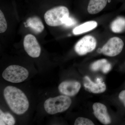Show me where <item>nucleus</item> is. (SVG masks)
Listing matches in <instances>:
<instances>
[{"label":"nucleus","instance_id":"nucleus-1","mask_svg":"<svg viewBox=\"0 0 125 125\" xmlns=\"http://www.w3.org/2000/svg\"><path fill=\"white\" fill-rule=\"evenodd\" d=\"M4 95L8 106L16 114L21 115L28 109L29 102L27 96L18 88L7 86L4 90Z\"/></svg>","mask_w":125,"mask_h":125},{"label":"nucleus","instance_id":"nucleus-2","mask_svg":"<svg viewBox=\"0 0 125 125\" xmlns=\"http://www.w3.org/2000/svg\"><path fill=\"white\" fill-rule=\"evenodd\" d=\"M70 12L67 7L59 6L47 11L44 15L45 22L51 27H57L63 25L67 18Z\"/></svg>","mask_w":125,"mask_h":125},{"label":"nucleus","instance_id":"nucleus-3","mask_svg":"<svg viewBox=\"0 0 125 125\" xmlns=\"http://www.w3.org/2000/svg\"><path fill=\"white\" fill-rule=\"evenodd\" d=\"M71 103V99L69 97L61 95L48 99L44 103V107L48 113L54 115L66 111L69 108Z\"/></svg>","mask_w":125,"mask_h":125},{"label":"nucleus","instance_id":"nucleus-4","mask_svg":"<svg viewBox=\"0 0 125 125\" xmlns=\"http://www.w3.org/2000/svg\"><path fill=\"white\" fill-rule=\"evenodd\" d=\"M29 73L24 67L17 65H11L5 69L2 76L5 80L12 83H18L24 81L28 78Z\"/></svg>","mask_w":125,"mask_h":125},{"label":"nucleus","instance_id":"nucleus-5","mask_svg":"<svg viewBox=\"0 0 125 125\" xmlns=\"http://www.w3.org/2000/svg\"><path fill=\"white\" fill-rule=\"evenodd\" d=\"M97 41L93 36L87 35L76 43L74 47L75 52L79 55L83 56L91 52L96 48Z\"/></svg>","mask_w":125,"mask_h":125},{"label":"nucleus","instance_id":"nucleus-6","mask_svg":"<svg viewBox=\"0 0 125 125\" xmlns=\"http://www.w3.org/2000/svg\"><path fill=\"white\" fill-rule=\"evenodd\" d=\"M124 45V42L121 38L117 37L112 38L101 48L102 53L108 56H115L121 52Z\"/></svg>","mask_w":125,"mask_h":125},{"label":"nucleus","instance_id":"nucleus-7","mask_svg":"<svg viewBox=\"0 0 125 125\" xmlns=\"http://www.w3.org/2000/svg\"><path fill=\"white\" fill-rule=\"evenodd\" d=\"M24 47L25 51L33 58H37L40 55L41 49L40 45L35 36L28 34L25 37Z\"/></svg>","mask_w":125,"mask_h":125},{"label":"nucleus","instance_id":"nucleus-8","mask_svg":"<svg viewBox=\"0 0 125 125\" xmlns=\"http://www.w3.org/2000/svg\"><path fill=\"white\" fill-rule=\"evenodd\" d=\"M81 84L75 80H68L63 81L60 84L58 89L61 94L69 97L75 96L80 91Z\"/></svg>","mask_w":125,"mask_h":125},{"label":"nucleus","instance_id":"nucleus-9","mask_svg":"<svg viewBox=\"0 0 125 125\" xmlns=\"http://www.w3.org/2000/svg\"><path fill=\"white\" fill-rule=\"evenodd\" d=\"M93 108L94 116L101 123L104 125H109L111 123V117L105 105L101 103H94Z\"/></svg>","mask_w":125,"mask_h":125},{"label":"nucleus","instance_id":"nucleus-10","mask_svg":"<svg viewBox=\"0 0 125 125\" xmlns=\"http://www.w3.org/2000/svg\"><path fill=\"white\" fill-rule=\"evenodd\" d=\"M84 88L87 91L92 93L98 94L104 93L106 90L105 83L101 82L94 83L89 77L86 76L83 79Z\"/></svg>","mask_w":125,"mask_h":125},{"label":"nucleus","instance_id":"nucleus-11","mask_svg":"<svg viewBox=\"0 0 125 125\" xmlns=\"http://www.w3.org/2000/svg\"><path fill=\"white\" fill-rule=\"evenodd\" d=\"M26 25L36 34L42 33L44 29V25L41 19L37 16L29 18L26 21Z\"/></svg>","mask_w":125,"mask_h":125},{"label":"nucleus","instance_id":"nucleus-12","mask_svg":"<svg viewBox=\"0 0 125 125\" xmlns=\"http://www.w3.org/2000/svg\"><path fill=\"white\" fill-rule=\"evenodd\" d=\"M108 0H90L88 7V11L90 14L99 13L105 8Z\"/></svg>","mask_w":125,"mask_h":125},{"label":"nucleus","instance_id":"nucleus-13","mask_svg":"<svg viewBox=\"0 0 125 125\" xmlns=\"http://www.w3.org/2000/svg\"><path fill=\"white\" fill-rule=\"evenodd\" d=\"M97 25L96 21H88L75 28L73 30V33L74 35H77L87 32L94 29Z\"/></svg>","mask_w":125,"mask_h":125},{"label":"nucleus","instance_id":"nucleus-14","mask_svg":"<svg viewBox=\"0 0 125 125\" xmlns=\"http://www.w3.org/2000/svg\"><path fill=\"white\" fill-rule=\"evenodd\" d=\"M111 30L115 33H120L125 30V18L117 17L113 21L110 25Z\"/></svg>","mask_w":125,"mask_h":125},{"label":"nucleus","instance_id":"nucleus-15","mask_svg":"<svg viewBox=\"0 0 125 125\" xmlns=\"http://www.w3.org/2000/svg\"><path fill=\"white\" fill-rule=\"evenodd\" d=\"M15 121L13 116L8 112L4 113L0 110V125H13Z\"/></svg>","mask_w":125,"mask_h":125},{"label":"nucleus","instance_id":"nucleus-16","mask_svg":"<svg viewBox=\"0 0 125 125\" xmlns=\"http://www.w3.org/2000/svg\"><path fill=\"white\" fill-rule=\"evenodd\" d=\"M108 62L106 59H103L98 60L94 62L91 65V70L94 71H97L99 70H102L105 65Z\"/></svg>","mask_w":125,"mask_h":125},{"label":"nucleus","instance_id":"nucleus-17","mask_svg":"<svg viewBox=\"0 0 125 125\" xmlns=\"http://www.w3.org/2000/svg\"><path fill=\"white\" fill-rule=\"evenodd\" d=\"M7 23L4 14L0 10V32L3 33L7 29Z\"/></svg>","mask_w":125,"mask_h":125},{"label":"nucleus","instance_id":"nucleus-18","mask_svg":"<svg viewBox=\"0 0 125 125\" xmlns=\"http://www.w3.org/2000/svg\"><path fill=\"white\" fill-rule=\"evenodd\" d=\"M75 125H93L94 124L92 121L88 118L79 117L76 118L75 122Z\"/></svg>","mask_w":125,"mask_h":125},{"label":"nucleus","instance_id":"nucleus-19","mask_svg":"<svg viewBox=\"0 0 125 125\" xmlns=\"http://www.w3.org/2000/svg\"><path fill=\"white\" fill-rule=\"evenodd\" d=\"M76 20L72 17H69L63 25L64 27L66 28H70L73 27L76 24Z\"/></svg>","mask_w":125,"mask_h":125},{"label":"nucleus","instance_id":"nucleus-20","mask_svg":"<svg viewBox=\"0 0 125 125\" xmlns=\"http://www.w3.org/2000/svg\"><path fill=\"white\" fill-rule=\"evenodd\" d=\"M111 65L108 62L105 65L101 71H102L104 73H107L108 72L110 71V70L111 69Z\"/></svg>","mask_w":125,"mask_h":125},{"label":"nucleus","instance_id":"nucleus-21","mask_svg":"<svg viewBox=\"0 0 125 125\" xmlns=\"http://www.w3.org/2000/svg\"><path fill=\"white\" fill-rule=\"evenodd\" d=\"M119 99L123 103L125 107V90H123L119 94Z\"/></svg>","mask_w":125,"mask_h":125},{"label":"nucleus","instance_id":"nucleus-22","mask_svg":"<svg viewBox=\"0 0 125 125\" xmlns=\"http://www.w3.org/2000/svg\"><path fill=\"white\" fill-rule=\"evenodd\" d=\"M97 52L99 53H102V49H101V48H99V49H98L97 51Z\"/></svg>","mask_w":125,"mask_h":125}]
</instances>
